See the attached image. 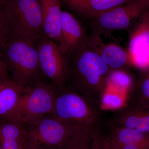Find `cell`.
<instances>
[{
    "label": "cell",
    "instance_id": "obj_1",
    "mask_svg": "<svg viewBox=\"0 0 149 149\" xmlns=\"http://www.w3.org/2000/svg\"><path fill=\"white\" fill-rule=\"evenodd\" d=\"M65 55L68 66L65 86L100 104L107 88L109 67L86 41Z\"/></svg>",
    "mask_w": 149,
    "mask_h": 149
},
{
    "label": "cell",
    "instance_id": "obj_2",
    "mask_svg": "<svg viewBox=\"0 0 149 149\" xmlns=\"http://www.w3.org/2000/svg\"><path fill=\"white\" fill-rule=\"evenodd\" d=\"M39 38H13L0 50V57L11 78L24 88L45 81L39 63L37 46Z\"/></svg>",
    "mask_w": 149,
    "mask_h": 149
},
{
    "label": "cell",
    "instance_id": "obj_3",
    "mask_svg": "<svg viewBox=\"0 0 149 149\" xmlns=\"http://www.w3.org/2000/svg\"><path fill=\"white\" fill-rule=\"evenodd\" d=\"M50 115L64 122L99 130L101 104L65 86L58 91L53 111Z\"/></svg>",
    "mask_w": 149,
    "mask_h": 149
},
{
    "label": "cell",
    "instance_id": "obj_4",
    "mask_svg": "<svg viewBox=\"0 0 149 149\" xmlns=\"http://www.w3.org/2000/svg\"><path fill=\"white\" fill-rule=\"evenodd\" d=\"M28 142L34 149H62L74 139L93 130L48 115L27 126Z\"/></svg>",
    "mask_w": 149,
    "mask_h": 149
},
{
    "label": "cell",
    "instance_id": "obj_5",
    "mask_svg": "<svg viewBox=\"0 0 149 149\" xmlns=\"http://www.w3.org/2000/svg\"><path fill=\"white\" fill-rule=\"evenodd\" d=\"M1 9L10 39L39 38L44 35L40 0H6Z\"/></svg>",
    "mask_w": 149,
    "mask_h": 149
},
{
    "label": "cell",
    "instance_id": "obj_6",
    "mask_svg": "<svg viewBox=\"0 0 149 149\" xmlns=\"http://www.w3.org/2000/svg\"><path fill=\"white\" fill-rule=\"evenodd\" d=\"M58 90L42 81L25 88L13 112L7 117L26 126L52 114Z\"/></svg>",
    "mask_w": 149,
    "mask_h": 149
},
{
    "label": "cell",
    "instance_id": "obj_7",
    "mask_svg": "<svg viewBox=\"0 0 149 149\" xmlns=\"http://www.w3.org/2000/svg\"><path fill=\"white\" fill-rule=\"evenodd\" d=\"M37 46L44 79L58 90L65 87L68 74L67 61L66 56L59 49L58 44L44 35L37 40Z\"/></svg>",
    "mask_w": 149,
    "mask_h": 149
},
{
    "label": "cell",
    "instance_id": "obj_8",
    "mask_svg": "<svg viewBox=\"0 0 149 149\" xmlns=\"http://www.w3.org/2000/svg\"><path fill=\"white\" fill-rule=\"evenodd\" d=\"M132 29L127 53L128 62L146 71L149 69V9L137 19Z\"/></svg>",
    "mask_w": 149,
    "mask_h": 149
},
{
    "label": "cell",
    "instance_id": "obj_9",
    "mask_svg": "<svg viewBox=\"0 0 149 149\" xmlns=\"http://www.w3.org/2000/svg\"><path fill=\"white\" fill-rule=\"evenodd\" d=\"M149 9V0H137L116 8L95 18L104 29H125Z\"/></svg>",
    "mask_w": 149,
    "mask_h": 149
},
{
    "label": "cell",
    "instance_id": "obj_10",
    "mask_svg": "<svg viewBox=\"0 0 149 149\" xmlns=\"http://www.w3.org/2000/svg\"><path fill=\"white\" fill-rule=\"evenodd\" d=\"M121 107L116 113L111 120V127L149 133V107L136 102Z\"/></svg>",
    "mask_w": 149,
    "mask_h": 149
},
{
    "label": "cell",
    "instance_id": "obj_11",
    "mask_svg": "<svg viewBox=\"0 0 149 149\" xmlns=\"http://www.w3.org/2000/svg\"><path fill=\"white\" fill-rule=\"evenodd\" d=\"M86 39L85 30L80 22L68 12L63 11L58 43L62 53H68L85 42Z\"/></svg>",
    "mask_w": 149,
    "mask_h": 149
},
{
    "label": "cell",
    "instance_id": "obj_12",
    "mask_svg": "<svg viewBox=\"0 0 149 149\" xmlns=\"http://www.w3.org/2000/svg\"><path fill=\"white\" fill-rule=\"evenodd\" d=\"M27 138L25 125L8 118H0L1 149H20Z\"/></svg>",
    "mask_w": 149,
    "mask_h": 149
},
{
    "label": "cell",
    "instance_id": "obj_13",
    "mask_svg": "<svg viewBox=\"0 0 149 149\" xmlns=\"http://www.w3.org/2000/svg\"><path fill=\"white\" fill-rule=\"evenodd\" d=\"M43 14L44 35L58 44L62 11L59 0H40Z\"/></svg>",
    "mask_w": 149,
    "mask_h": 149
},
{
    "label": "cell",
    "instance_id": "obj_14",
    "mask_svg": "<svg viewBox=\"0 0 149 149\" xmlns=\"http://www.w3.org/2000/svg\"><path fill=\"white\" fill-rule=\"evenodd\" d=\"M137 0H77L68 2V5L83 16L95 18L118 7Z\"/></svg>",
    "mask_w": 149,
    "mask_h": 149
},
{
    "label": "cell",
    "instance_id": "obj_15",
    "mask_svg": "<svg viewBox=\"0 0 149 149\" xmlns=\"http://www.w3.org/2000/svg\"><path fill=\"white\" fill-rule=\"evenodd\" d=\"M111 130L107 136L102 135L104 143L109 149H120L129 144L149 145V133L120 127H111Z\"/></svg>",
    "mask_w": 149,
    "mask_h": 149
},
{
    "label": "cell",
    "instance_id": "obj_16",
    "mask_svg": "<svg viewBox=\"0 0 149 149\" xmlns=\"http://www.w3.org/2000/svg\"><path fill=\"white\" fill-rule=\"evenodd\" d=\"M24 90L11 78L0 81V118L7 117L13 112Z\"/></svg>",
    "mask_w": 149,
    "mask_h": 149
},
{
    "label": "cell",
    "instance_id": "obj_17",
    "mask_svg": "<svg viewBox=\"0 0 149 149\" xmlns=\"http://www.w3.org/2000/svg\"><path fill=\"white\" fill-rule=\"evenodd\" d=\"M103 61L109 68L117 70L128 62L127 53L122 48L114 44H109L96 50Z\"/></svg>",
    "mask_w": 149,
    "mask_h": 149
},
{
    "label": "cell",
    "instance_id": "obj_18",
    "mask_svg": "<svg viewBox=\"0 0 149 149\" xmlns=\"http://www.w3.org/2000/svg\"><path fill=\"white\" fill-rule=\"evenodd\" d=\"M133 86V80L128 74L119 70L110 72L107 87L119 92L130 91Z\"/></svg>",
    "mask_w": 149,
    "mask_h": 149
},
{
    "label": "cell",
    "instance_id": "obj_19",
    "mask_svg": "<svg viewBox=\"0 0 149 149\" xmlns=\"http://www.w3.org/2000/svg\"><path fill=\"white\" fill-rule=\"evenodd\" d=\"M144 74L136 89L135 102L149 107V69L143 71Z\"/></svg>",
    "mask_w": 149,
    "mask_h": 149
},
{
    "label": "cell",
    "instance_id": "obj_20",
    "mask_svg": "<svg viewBox=\"0 0 149 149\" xmlns=\"http://www.w3.org/2000/svg\"><path fill=\"white\" fill-rule=\"evenodd\" d=\"M99 133L89 134L74 139L62 149H95Z\"/></svg>",
    "mask_w": 149,
    "mask_h": 149
},
{
    "label": "cell",
    "instance_id": "obj_21",
    "mask_svg": "<svg viewBox=\"0 0 149 149\" xmlns=\"http://www.w3.org/2000/svg\"><path fill=\"white\" fill-rule=\"evenodd\" d=\"M115 93V90L107 87L101 100V106L112 109H119L123 106V96L119 93Z\"/></svg>",
    "mask_w": 149,
    "mask_h": 149
},
{
    "label": "cell",
    "instance_id": "obj_22",
    "mask_svg": "<svg viewBox=\"0 0 149 149\" xmlns=\"http://www.w3.org/2000/svg\"><path fill=\"white\" fill-rule=\"evenodd\" d=\"M9 30L1 8H0V50L10 40Z\"/></svg>",
    "mask_w": 149,
    "mask_h": 149
},
{
    "label": "cell",
    "instance_id": "obj_23",
    "mask_svg": "<svg viewBox=\"0 0 149 149\" xmlns=\"http://www.w3.org/2000/svg\"><path fill=\"white\" fill-rule=\"evenodd\" d=\"M11 78L5 65L0 57V81Z\"/></svg>",
    "mask_w": 149,
    "mask_h": 149
},
{
    "label": "cell",
    "instance_id": "obj_24",
    "mask_svg": "<svg viewBox=\"0 0 149 149\" xmlns=\"http://www.w3.org/2000/svg\"><path fill=\"white\" fill-rule=\"evenodd\" d=\"M95 149H109L104 143L100 135L98 136Z\"/></svg>",
    "mask_w": 149,
    "mask_h": 149
},
{
    "label": "cell",
    "instance_id": "obj_25",
    "mask_svg": "<svg viewBox=\"0 0 149 149\" xmlns=\"http://www.w3.org/2000/svg\"><path fill=\"white\" fill-rule=\"evenodd\" d=\"M34 149L31 146L30 144L28 142V138H27V140L25 143L24 144V145L22 146V147L21 149Z\"/></svg>",
    "mask_w": 149,
    "mask_h": 149
},
{
    "label": "cell",
    "instance_id": "obj_26",
    "mask_svg": "<svg viewBox=\"0 0 149 149\" xmlns=\"http://www.w3.org/2000/svg\"><path fill=\"white\" fill-rule=\"evenodd\" d=\"M6 0H0V8H1L4 4Z\"/></svg>",
    "mask_w": 149,
    "mask_h": 149
},
{
    "label": "cell",
    "instance_id": "obj_27",
    "mask_svg": "<svg viewBox=\"0 0 149 149\" xmlns=\"http://www.w3.org/2000/svg\"><path fill=\"white\" fill-rule=\"evenodd\" d=\"M77 1V0H68V2L74 1Z\"/></svg>",
    "mask_w": 149,
    "mask_h": 149
},
{
    "label": "cell",
    "instance_id": "obj_28",
    "mask_svg": "<svg viewBox=\"0 0 149 149\" xmlns=\"http://www.w3.org/2000/svg\"><path fill=\"white\" fill-rule=\"evenodd\" d=\"M0 149H1V144H0Z\"/></svg>",
    "mask_w": 149,
    "mask_h": 149
}]
</instances>
